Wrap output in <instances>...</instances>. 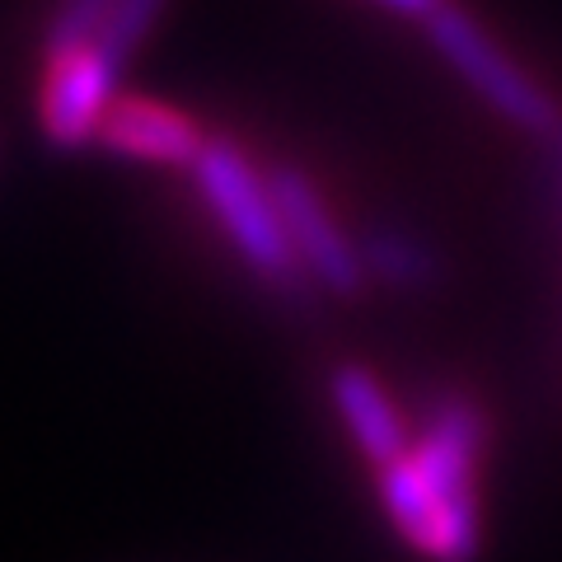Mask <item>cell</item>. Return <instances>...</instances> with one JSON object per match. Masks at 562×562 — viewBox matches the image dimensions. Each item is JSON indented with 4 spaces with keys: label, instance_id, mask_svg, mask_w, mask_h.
<instances>
[{
    "label": "cell",
    "instance_id": "obj_10",
    "mask_svg": "<svg viewBox=\"0 0 562 562\" xmlns=\"http://www.w3.org/2000/svg\"><path fill=\"white\" fill-rule=\"evenodd\" d=\"M549 146V192H553V206H558V221H562V127L543 140Z\"/></svg>",
    "mask_w": 562,
    "mask_h": 562
},
{
    "label": "cell",
    "instance_id": "obj_4",
    "mask_svg": "<svg viewBox=\"0 0 562 562\" xmlns=\"http://www.w3.org/2000/svg\"><path fill=\"white\" fill-rule=\"evenodd\" d=\"M427 38L454 66V76H460L492 113H502L512 122V127L530 132L539 140H549L562 127V109L549 99V90H539L464 10H454V5L436 10L427 20Z\"/></svg>",
    "mask_w": 562,
    "mask_h": 562
},
{
    "label": "cell",
    "instance_id": "obj_11",
    "mask_svg": "<svg viewBox=\"0 0 562 562\" xmlns=\"http://www.w3.org/2000/svg\"><path fill=\"white\" fill-rule=\"evenodd\" d=\"M375 5H384V10H398V14H417V20L427 24L436 10H446V5H450V0H375Z\"/></svg>",
    "mask_w": 562,
    "mask_h": 562
},
{
    "label": "cell",
    "instance_id": "obj_3",
    "mask_svg": "<svg viewBox=\"0 0 562 562\" xmlns=\"http://www.w3.org/2000/svg\"><path fill=\"white\" fill-rule=\"evenodd\" d=\"M192 179H198V192L211 206V216L221 221L225 239L235 244L244 268H249L258 281L286 291L305 277L301 258L291 249L286 221H281L272 179H262L239 146H231V140H211L202 150L198 169H192Z\"/></svg>",
    "mask_w": 562,
    "mask_h": 562
},
{
    "label": "cell",
    "instance_id": "obj_1",
    "mask_svg": "<svg viewBox=\"0 0 562 562\" xmlns=\"http://www.w3.org/2000/svg\"><path fill=\"white\" fill-rule=\"evenodd\" d=\"M487 417L469 394H441L408 450L380 469V502L394 530L431 562H473L483 543L479 460Z\"/></svg>",
    "mask_w": 562,
    "mask_h": 562
},
{
    "label": "cell",
    "instance_id": "obj_9",
    "mask_svg": "<svg viewBox=\"0 0 562 562\" xmlns=\"http://www.w3.org/2000/svg\"><path fill=\"white\" fill-rule=\"evenodd\" d=\"M113 10H117V0H57V10H52V20L43 29V61L94 43L109 29Z\"/></svg>",
    "mask_w": 562,
    "mask_h": 562
},
{
    "label": "cell",
    "instance_id": "obj_5",
    "mask_svg": "<svg viewBox=\"0 0 562 562\" xmlns=\"http://www.w3.org/2000/svg\"><path fill=\"white\" fill-rule=\"evenodd\" d=\"M272 192H277V206H281V221H286V235H291V249L301 258V268L310 281L338 291V295H357L366 286V258L361 249L347 239V231L333 221L328 202L319 198L301 169H272Z\"/></svg>",
    "mask_w": 562,
    "mask_h": 562
},
{
    "label": "cell",
    "instance_id": "obj_8",
    "mask_svg": "<svg viewBox=\"0 0 562 562\" xmlns=\"http://www.w3.org/2000/svg\"><path fill=\"white\" fill-rule=\"evenodd\" d=\"M361 258H366V277H380L384 286H394V291H427L431 281L441 277L436 254L403 231H380L361 249Z\"/></svg>",
    "mask_w": 562,
    "mask_h": 562
},
{
    "label": "cell",
    "instance_id": "obj_2",
    "mask_svg": "<svg viewBox=\"0 0 562 562\" xmlns=\"http://www.w3.org/2000/svg\"><path fill=\"white\" fill-rule=\"evenodd\" d=\"M169 0H117L109 29L94 43H85L66 57L43 61V90H38V127L57 150L94 146L103 113L117 99V76L160 24Z\"/></svg>",
    "mask_w": 562,
    "mask_h": 562
},
{
    "label": "cell",
    "instance_id": "obj_7",
    "mask_svg": "<svg viewBox=\"0 0 562 562\" xmlns=\"http://www.w3.org/2000/svg\"><path fill=\"white\" fill-rule=\"evenodd\" d=\"M333 403H338L357 450L375 469L394 464L398 454L408 450V441H413L408 422H403L398 403L384 394V384L366 371V366H338V371H333Z\"/></svg>",
    "mask_w": 562,
    "mask_h": 562
},
{
    "label": "cell",
    "instance_id": "obj_6",
    "mask_svg": "<svg viewBox=\"0 0 562 562\" xmlns=\"http://www.w3.org/2000/svg\"><path fill=\"white\" fill-rule=\"evenodd\" d=\"M94 146H103L109 155L136 165H165V169H198L202 150L211 140L202 136V127L192 122L183 109L146 94H117L113 109L103 113Z\"/></svg>",
    "mask_w": 562,
    "mask_h": 562
}]
</instances>
